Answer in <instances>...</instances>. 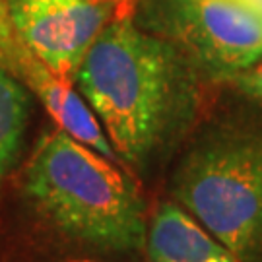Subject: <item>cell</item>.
I'll return each instance as SVG.
<instances>
[{"label": "cell", "mask_w": 262, "mask_h": 262, "mask_svg": "<svg viewBox=\"0 0 262 262\" xmlns=\"http://www.w3.org/2000/svg\"><path fill=\"white\" fill-rule=\"evenodd\" d=\"M117 159L148 177L175 151L194 113V85L171 43L121 16L105 26L74 78Z\"/></svg>", "instance_id": "cell-1"}, {"label": "cell", "mask_w": 262, "mask_h": 262, "mask_svg": "<svg viewBox=\"0 0 262 262\" xmlns=\"http://www.w3.org/2000/svg\"><path fill=\"white\" fill-rule=\"evenodd\" d=\"M24 187L39 212L85 249L130 254L146 247L148 215L136 181L60 128L39 142Z\"/></svg>", "instance_id": "cell-2"}, {"label": "cell", "mask_w": 262, "mask_h": 262, "mask_svg": "<svg viewBox=\"0 0 262 262\" xmlns=\"http://www.w3.org/2000/svg\"><path fill=\"white\" fill-rule=\"evenodd\" d=\"M169 192L237 262H262V122L224 121L198 132L179 156Z\"/></svg>", "instance_id": "cell-3"}, {"label": "cell", "mask_w": 262, "mask_h": 262, "mask_svg": "<svg viewBox=\"0 0 262 262\" xmlns=\"http://www.w3.org/2000/svg\"><path fill=\"white\" fill-rule=\"evenodd\" d=\"M21 43L56 76L74 84L94 41L113 19L105 0H2Z\"/></svg>", "instance_id": "cell-4"}, {"label": "cell", "mask_w": 262, "mask_h": 262, "mask_svg": "<svg viewBox=\"0 0 262 262\" xmlns=\"http://www.w3.org/2000/svg\"><path fill=\"white\" fill-rule=\"evenodd\" d=\"M175 31L217 74L235 76L262 58V16L241 0H175Z\"/></svg>", "instance_id": "cell-5"}, {"label": "cell", "mask_w": 262, "mask_h": 262, "mask_svg": "<svg viewBox=\"0 0 262 262\" xmlns=\"http://www.w3.org/2000/svg\"><path fill=\"white\" fill-rule=\"evenodd\" d=\"M0 68H4L10 76H14L28 92L37 95L41 105L56 122V128L64 130L76 140L84 142L85 146L103 154L105 158L119 161L101 124L97 122L95 115L74 88V84L56 76L16 35V31L10 26L2 0H0Z\"/></svg>", "instance_id": "cell-6"}, {"label": "cell", "mask_w": 262, "mask_h": 262, "mask_svg": "<svg viewBox=\"0 0 262 262\" xmlns=\"http://www.w3.org/2000/svg\"><path fill=\"white\" fill-rule=\"evenodd\" d=\"M150 262H237L231 251L177 202H159L148 220Z\"/></svg>", "instance_id": "cell-7"}, {"label": "cell", "mask_w": 262, "mask_h": 262, "mask_svg": "<svg viewBox=\"0 0 262 262\" xmlns=\"http://www.w3.org/2000/svg\"><path fill=\"white\" fill-rule=\"evenodd\" d=\"M29 103L28 90L0 68V183L19 156L28 128Z\"/></svg>", "instance_id": "cell-8"}, {"label": "cell", "mask_w": 262, "mask_h": 262, "mask_svg": "<svg viewBox=\"0 0 262 262\" xmlns=\"http://www.w3.org/2000/svg\"><path fill=\"white\" fill-rule=\"evenodd\" d=\"M235 88H239L245 95H249L254 101L262 103V58L239 74L231 76Z\"/></svg>", "instance_id": "cell-9"}, {"label": "cell", "mask_w": 262, "mask_h": 262, "mask_svg": "<svg viewBox=\"0 0 262 262\" xmlns=\"http://www.w3.org/2000/svg\"><path fill=\"white\" fill-rule=\"evenodd\" d=\"M241 2L251 10H254L258 16H262V0H241Z\"/></svg>", "instance_id": "cell-10"}, {"label": "cell", "mask_w": 262, "mask_h": 262, "mask_svg": "<svg viewBox=\"0 0 262 262\" xmlns=\"http://www.w3.org/2000/svg\"><path fill=\"white\" fill-rule=\"evenodd\" d=\"M70 262H92V260H70Z\"/></svg>", "instance_id": "cell-11"}]
</instances>
